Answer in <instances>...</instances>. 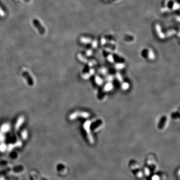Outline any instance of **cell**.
<instances>
[{
  "label": "cell",
  "instance_id": "30bf717a",
  "mask_svg": "<svg viewBox=\"0 0 180 180\" xmlns=\"http://www.w3.org/2000/svg\"><path fill=\"white\" fill-rule=\"evenodd\" d=\"M24 1L26 2H29L30 1V0H24Z\"/></svg>",
  "mask_w": 180,
  "mask_h": 180
},
{
  "label": "cell",
  "instance_id": "52a82bcc",
  "mask_svg": "<svg viewBox=\"0 0 180 180\" xmlns=\"http://www.w3.org/2000/svg\"><path fill=\"white\" fill-rule=\"evenodd\" d=\"M9 126L8 125H4L2 127V130L3 132H6L9 129Z\"/></svg>",
  "mask_w": 180,
  "mask_h": 180
},
{
  "label": "cell",
  "instance_id": "ba28073f",
  "mask_svg": "<svg viewBox=\"0 0 180 180\" xmlns=\"http://www.w3.org/2000/svg\"><path fill=\"white\" fill-rule=\"evenodd\" d=\"M22 137H23V139H26V138H27V131H24L22 132Z\"/></svg>",
  "mask_w": 180,
  "mask_h": 180
},
{
  "label": "cell",
  "instance_id": "8fae6325",
  "mask_svg": "<svg viewBox=\"0 0 180 180\" xmlns=\"http://www.w3.org/2000/svg\"><path fill=\"white\" fill-rule=\"evenodd\" d=\"M105 1H107V2H110V0H104Z\"/></svg>",
  "mask_w": 180,
  "mask_h": 180
},
{
  "label": "cell",
  "instance_id": "5b68a950",
  "mask_svg": "<svg viewBox=\"0 0 180 180\" xmlns=\"http://www.w3.org/2000/svg\"><path fill=\"white\" fill-rule=\"evenodd\" d=\"M142 55L143 57L149 58L151 59H153L155 57L154 53L152 50L149 48H146L143 50L142 51Z\"/></svg>",
  "mask_w": 180,
  "mask_h": 180
},
{
  "label": "cell",
  "instance_id": "8992f818",
  "mask_svg": "<svg viewBox=\"0 0 180 180\" xmlns=\"http://www.w3.org/2000/svg\"><path fill=\"white\" fill-rule=\"evenodd\" d=\"M24 117H21L20 118H19V119H18L16 124L15 129L16 130H18L19 129L20 126L21 125H22V124L24 122Z\"/></svg>",
  "mask_w": 180,
  "mask_h": 180
},
{
  "label": "cell",
  "instance_id": "6da1fadb",
  "mask_svg": "<svg viewBox=\"0 0 180 180\" xmlns=\"http://www.w3.org/2000/svg\"><path fill=\"white\" fill-rule=\"evenodd\" d=\"M154 30L157 36L161 39H165L179 34V29L176 27L163 28L158 24L155 25Z\"/></svg>",
  "mask_w": 180,
  "mask_h": 180
},
{
  "label": "cell",
  "instance_id": "3957f363",
  "mask_svg": "<svg viewBox=\"0 0 180 180\" xmlns=\"http://www.w3.org/2000/svg\"><path fill=\"white\" fill-rule=\"evenodd\" d=\"M80 41L83 44L90 45L93 48L96 47L97 46V42L96 40L89 36H84L81 37Z\"/></svg>",
  "mask_w": 180,
  "mask_h": 180
},
{
  "label": "cell",
  "instance_id": "7a4b0ae2",
  "mask_svg": "<svg viewBox=\"0 0 180 180\" xmlns=\"http://www.w3.org/2000/svg\"><path fill=\"white\" fill-rule=\"evenodd\" d=\"M179 4L175 0H164L163 2L161 11L164 14L176 13L179 11Z\"/></svg>",
  "mask_w": 180,
  "mask_h": 180
},
{
  "label": "cell",
  "instance_id": "9c48e42d",
  "mask_svg": "<svg viewBox=\"0 0 180 180\" xmlns=\"http://www.w3.org/2000/svg\"><path fill=\"white\" fill-rule=\"evenodd\" d=\"M122 1V0H110V2H118Z\"/></svg>",
  "mask_w": 180,
  "mask_h": 180
},
{
  "label": "cell",
  "instance_id": "277c9868",
  "mask_svg": "<svg viewBox=\"0 0 180 180\" xmlns=\"http://www.w3.org/2000/svg\"><path fill=\"white\" fill-rule=\"evenodd\" d=\"M33 23L34 26L36 28V29L38 30V32L41 35H44L45 33V29L43 27V26L41 25L38 20L36 19H34Z\"/></svg>",
  "mask_w": 180,
  "mask_h": 180
}]
</instances>
